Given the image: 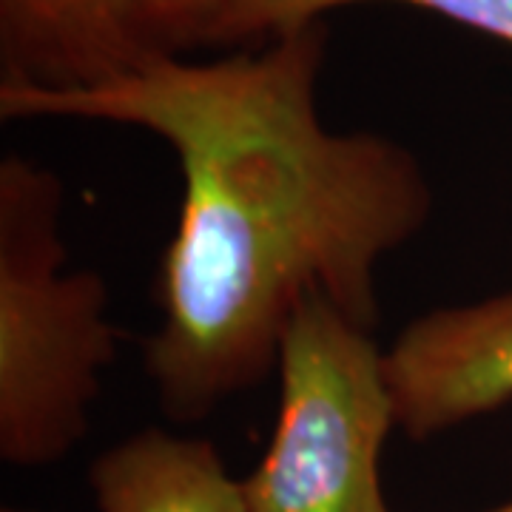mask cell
I'll return each instance as SVG.
<instances>
[{"label":"cell","instance_id":"obj_1","mask_svg":"<svg viewBox=\"0 0 512 512\" xmlns=\"http://www.w3.org/2000/svg\"><path fill=\"white\" fill-rule=\"evenodd\" d=\"M325 52L319 20L217 60L168 57L94 89H0L3 120L140 128L177 154L183 205L143 367L180 424L276 370L282 333L308 296L376 328L382 262L430 222L433 185L410 148L325 126Z\"/></svg>","mask_w":512,"mask_h":512},{"label":"cell","instance_id":"obj_2","mask_svg":"<svg viewBox=\"0 0 512 512\" xmlns=\"http://www.w3.org/2000/svg\"><path fill=\"white\" fill-rule=\"evenodd\" d=\"M63 180L23 154L0 160V456L46 467L89 433L117 356L109 285L72 271Z\"/></svg>","mask_w":512,"mask_h":512},{"label":"cell","instance_id":"obj_3","mask_svg":"<svg viewBox=\"0 0 512 512\" xmlns=\"http://www.w3.org/2000/svg\"><path fill=\"white\" fill-rule=\"evenodd\" d=\"M279 410L245 493L254 512H390L382 450L399 430L384 350L322 296L293 311L279 345Z\"/></svg>","mask_w":512,"mask_h":512},{"label":"cell","instance_id":"obj_4","mask_svg":"<svg viewBox=\"0 0 512 512\" xmlns=\"http://www.w3.org/2000/svg\"><path fill=\"white\" fill-rule=\"evenodd\" d=\"M217 0H0V89L77 92L211 46Z\"/></svg>","mask_w":512,"mask_h":512},{"label":"cell","instance_id":"obj_5","mask_svg":"<svg viewBox=\"0 0 512 512\" xmlns=\"http://www.w3.org/2000/svg\"><path fill=\"white\" fill-rule=\"evenodd\" d=\"M396 424L427 441L512 402V291L416 316L384 350Z\"/></svg>","mask_w":512,"mask_h":512},{"label":"cell","instance_id":"obj_6","mask_svg":"<svg viewBox=\"0 0 512 512\" xmlns=\"http://www.w3.org/2000/svg\"><path fill=\"white\" fill-rule=\"evenodd\" d=\"M89 484L100 512H254L211 441L160 427L100 453Z\"/></svg>","mask_w":512,"mask_h":512},{"label":"cell","instance_id":"obj_7","mask_svg":"<svg viewBox=\"0 0 512 512\" xmlns=\"http://www.w3.org/2000/svg\"><path fill=\"white\" fill-rule=\"evenodd\" d=\"M356 3H404L495 37L512 49V0H217L211 46L274 40Z\"/></svg>","mask_w":512,"mask_h":512},{"label":"cell","instance_id":"obj_8","mask_svg":"<svg viewBox=\"0 0 512 512\" xmlns=\"http://www.w3.org/2000/svg\"><path fill=\"white\" fill-rule=\"evenodd\" d=\"M490 512H512V501H507V504H501V507H495Z\"/></svg>","mask_w":512,"mask_h":512}]
</instances>
